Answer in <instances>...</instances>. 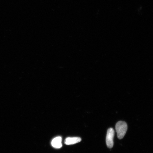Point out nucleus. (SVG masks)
<instances>
[{"label":"nucleus","instance_id":"obj_1","mask_svg":"<svg viewBox=\"0 0 153 153\" xmlns=\"http://www.w3.org/2000/svg\"><path fill=\"white\" fill-rule=\"evenodd\" d=\"M127 124L125 122L120 121L116 123V129L118 139H121L123 138L127 131Z\"/></svg>","mask_w":153,"mask_h":153},{"label":"nucleus","instance_id":"obj_2","mask_svg":"<svg viewBox=\"0 0 153 153\" xmlns=\"http://www.w3.org/2000/svg\"><path fill=\"white\" fill-rule=\"evenodd\" d=\"M114 131L112 128H109L107 131L106 137V143L107 146L111 149L114 146Z\"/></svg>","mask_w":153,"mask_h":153},{"label":"nucleus","instance_id":"obj_4","mask_svg":"<svg viewBox=\"0 0 153 153\" xmlns=\"http://www.w3.org/2000/svg\"><path fill=\"white\" fill-rule=\"evenodd\" d=\"M81 141V139L79 137H68L65 141V143L67 145L75 144L79 143Z\"/></svg>","mask_w":153,"mask_h":153},{"label":"nucleus","instance_id":"obj_3","mask_svg":"<svg viewBox=\"0 0 153 153\" xmlns=\"http://www.w3.org/2000/svg\"><path fill=\"white\" fill-rule=\"evenodd\" d=\"M51 145L55 148L60 149L62 147V137H57L53 139L51 143Z\"/></svg>","mask_w":153,"mask_h":153}]
</instances>
